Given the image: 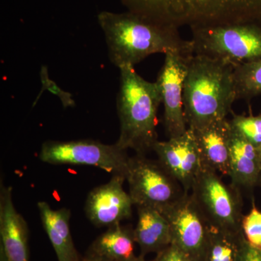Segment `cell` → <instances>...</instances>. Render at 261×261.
I'll return each instance as SVG.
<instances>
[{"label":"cell","instance_id":"18","mask_svg":"<svg viewBox=\"0 0 261 261\" xmlns=\"http://www.w3.org/2000/svg\"><path fill=\"white\" fill-rule=\"evenodd\" d=\"M135 228L114 225L94 240L86 258L94 261H126L136 257Z\"/></svg>","mask_w":261,"mask_h":261},{"label":"cell","instance_id":"27","mask_svg":"<svg viewBox=\"0 0 261 261\" xmlns=\"http://www.w3.org/2000/svg\"><path fill=\"white\" fill-rule=\"evenodd\" d=\"M82 261H94L92 260H89V259L86 258V257H83V260Z\"/></svg>","mask_w":261,"mask_h":261},{"label":"cell","instance_id":"3","mask_svg":"<svg viewBox=\"0 0 261 261\" xmlns=\"http://www.w3.org/2000/svg\"><path fill=\"white\" fill-rule=\"evenodd\" d=\"M121 1L128 11L177 29L261 23V0Z\"/></svg>","mask_w":261,"mask_h":261},{"label":"cell","instance_id":"10","mask_svg":"<svg viewBox=\"0 0 261 261\" xmlns=\"http://www.w3.org/2000/svg\"><path fill=\"white\" fill-rule=\"evenodd\" d=\"M189 57L177 51L166 53L156 80L164 107L163 123L168 139L183 135L188 129L184 113L183 89Z\"/></svg>","mask_w":261,"mask_h":261},{"label":"cell","instance_id":"1","mask_svg":"<svg viewBox=\"0 0 261 261\" xmlns=\"http://www.w3.org/2000/svg\"><path fill=\"white\" fill-rule=\"evenodd\" d=\"M98 23L104 32L110 60L118 68L134 66L151 55L177 51L194 55L191 40H185L178 29L145 15L102 11Z\"/></svg>","mask_w":261,"mask_h":261},{"label":"cell","instance_id":"7","mask_svg":"<svg viewBox=\"0 0 261 261\" xmlns=\"http://www.w3.org/2000/svg\"><path fill=\"white\" fill-rule=\"evenodd\" d=\"M39 158L49 164L94 166L126 179L130 159L127 150L116 143L107 145L92 140L47 141Z\"/></svg>","mask_w":261,"mask_h":261},{"label":"cell","instance_id":"19","mask_svg":"<svg viewBox=\"0 0 261 261\" xmlns=\"http://www.w3.org/2000/svg\"><path fill=\"white\" fill-rule=\"evenodd\" d=\"M243 231L233 232L210 226L201 261H237L244 240Z\"/></svg>","mask_w":261,"mask_h":261},{"label":"cell","instance_id":"16","mask_svg":"<svg viewBox=\"0 0 261 261\" xmlns=\"http://www.w3.org/2000/svg\"><path fill=\"white\" fill-rule=\"evenodd\" d=\"M229 176L233 186L252 188L260 185L258 149L231 128Z\"/></svg>","mask_w":261,"mask_h":261},{"label":"cell","instance_id":"8","mask_svg":"<svg viewBox=\"0 0 261 261\" xmlns=\"http://www.w3.org/2000/svg\"><path fill=\"white\" fill-rule=\"evenodd\" d=\"M126 181L136 207L149 206L161 212L187 193L158 160L145 154L130 157Z\"/></svg>","mask_w":261,"mask_h":261},{"label":"cell","instance_id":"23","mask_svg":"<svg viewBox=\"0 0 261 261\" xmlns=\"http://www.w3.org/2000/svg\"><path fill=\"white\" fill-rule=\"evenodd\" d=\"M150 261H193L178 247L171 244L162 251L156 254V257Z\"/></svg>","mask_w":261,"mask_h":261},{"label":"cell","instance_id":"6","mask_svg":"<svg viewBox=\"0 0 261 261\" xmlns=\"http://www.w3.org/2000/svg\"><path fill=\"white\" fill-rule=\"evenodd\" d=\"M240 188L226 185L219 173L202 169L190 194L209 226L241 232L243 199Z\"/></svg>","mask_w":261,"mask_h":261},{"label":"cell","instance_id":"12","mask_svg":"<svg viewBox=\"0 0 261 261\" xmlns=\"http://www.w3.org/2000/svg\"><path fill=\"white\" fill-rule=\"evenodd\" d=\"M126 177L112 176L108 183L95 187L86 200V216L96 227H111L132 216L134 202L123 188Z\"/></svg>","mask_w":261,"mask_h":261},{"label":"cell","instance_id":"22","mask_svg":"<svg viewBox=\"0 0 261 261\" xmlns=\"http://www.w3.org/2000/svg\"><path fill=\"white\" fill-rule=\"evenodd\" d=\"M241 228L247 243L261 250V211L257 208L254 202L250 213L243 216Z\"/></svg>","mask_w":261,"mask_h":261},{"label":"cell","instance_id":"4","mask_svg":"<svg viewBox=\"0 0 261 261\" xmlns=\"http://www.w3.org/2000/svg\"><path fill=\"white\" fill-rule=\"evenodd\" d=\"M119 70L117 111L120 135L116 144L125 150L146 154L153 151L159 141L157 114L162 104L159 85L140 76L134 66L121 67Z\"/></svg>","mask_w":261,"mask_h":261},{"label":"cell","instance_id":"9","mask_svg":"<svg viewBox=\"0 0 261 261\" xmlns=\"http://www.w3.org/2000/svg\"><path fill=\"white\" fill-rule=\"evenodd\" d=\"M168 221L171 244L193 261H201L205 250L209 224L190 193L161 211Z\"/></svg>","mask_w":261,"mask_h":261},{"label":"cell","instance_id":"2","mask_svg":"<svg viewBox=\"0 0 261 261\" xmlns=\"http://www.w3.org/2000/svg\"><path fill=\"white\" fill-rule=\"evenodd\" d=\"M233 69V65L208 57L192 55L187 58L183 107L189 128H203L232 113L237 101Z\"/></svg>","mask_w":261,"mask_h":261},{"label":"cell","instance_id":"21","mask_svg":"<svg viewBox=\"0 0 261 261\" xmlns=\"http://www.w3.org/2000/svg\"><path fill=\"white\" fill-rule=\"evenodd\" d=\"M232 113L230 124L233 130L257 149L261 148V114L257 116Z\"/></svg>","mask_w":261,"mask_h":261},{"label":"cell","instance_id":"5","mask_svg":"<svg viewBox=\"0 0 261 261\" xmlns=\"http://www.w3.org/2000/svg\"><path fill=\"white\" fill-rule=\"evenodd\" d=\"M194 55L233 67L261 60V23L191 28Z\"/></svg>","mask_w":261,"mask_h":261},{"label":"cell","instance_id":"20","mask_svg":"<svg viewBox=\"0 0 261 261\" xmlns=\"http://www.w3.org/2000/svg\"><path fill=\"white\" fill-rule=\"evenodd\" d=\"M236 100H250L261 94V60L235 67L233 73Z\"/></svg>","mask_w":261,"mask_h":261},{"label":"cell","instance_id":"17","mask_svg":"<svg viewBox=\"0 0 261 261\" xmlns=\"http://www.w3.org/2000/svg\"><path fill=\"white\" fill-rule=\"evenodd\" d=\"M137 208L138 220L135 238L140 247V255L157 254L171 245V230L164 215L149 206H137Z\"/></svg>","mask_w":261,"mask_h":261},{"label":"cell","instance_id":"26","mask_svg":"<svg viewBox=\"0 0 261 261\" xmlns=\"http://www.w3.org/2000/svg\"><path fill=\"white\" fill-rule=\"evenodd\" d=\"M259 151V160H260V171H261V148L258 149ZM260 183H261V178H260Z\"/></svg>","mask_w":261,"mask_h":261},{"label":"cell","instance_id":"11","mask_svg":"<svg viewBox=\"0 0 261 261\" xmlns=\"http://www.w3.org/2000/svg\"><path fill=\"white\" fill-rule=\"evenodd\" d=\"M158 161L190 193L194 184L202 171V162L191 128L183 135L167 141H158L153 147Z\"/></svg>","mask_w":261,"mask_h":261},{"label":"cell","instance_id":"15","mask_svg":"<svg viewBox=\"0 0 261 261\" xmlns=\"http://www.w3.org/2000/svg\"><path fill=\"white\" fill-rule=\"evenodd\" d=\"M43 228L56 252L58 261H82L75 248L70 230V211L53 210L47 202L37 203Z\"/></svg>","mask_w":261,"mask_h":261},{"label":"cell","instance_id":"13","mask_svg":"<svg viewBox=\"0 0 261 261\" xmlns=\"http://www.w3.org/2000/svg\"><path fill=\"white\" fill-rule=\"evenodd\" d=\"M11 187L0 186V261H29V228L15 209Z\"/></svg>","mask_w":261,"mask_h":261},{"label":"cell","instance_id":"14","mask_svg":"<svg viewBox=\"0 0 261 261\" xmlns=\"http://www.w3.org/2000/svg\"><path fill=\"white\" fill-rule=\"evenodd\" d=\"M192 130L203 169L228 176L231 135L229 121L226 118L218 120L203 128Z\"/></svg>","mask_w":261,"mask_h":261},{"label":"cell","instance_id":"25","mask_svg":"<svg viewBox=\"0 0 261 261\" xmlns=\"http://www.w3.org/2000/svg\"><path fill=\"white\" fill-rule=\"evenodd\" d=\"M126 261H147L145 259V257H142L140 255V256H136L134 257V258L130 259V260H126Z\"/></svg>","mask_w":261,"mask_h":261},{"label":"cell","instance_id":"24","mask_svg":"<svg viewBox=\"0 0 261 261\" xmlns=\"http://www.w3.org/2000/svg\"><path fill=\"white\" fill-rule=\"evenodd\" d=\"M237 261H261V250L251 246L244 239Z\"/></svg>","mask_w":261,"mask_h":261}]
</instances>
